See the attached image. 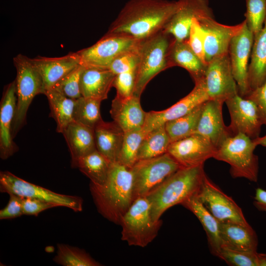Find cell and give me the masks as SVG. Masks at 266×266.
Wrapping results in <instances>:
<instances>
[{
	"instance_id": "6da1fadb",
	"label": "cell",
	"mask_w": 266,
	"mask_h": 266,
	"mask_svg": "<svg viewBox=\"0 0 266 266\" xmlns=\"http://www.w3.org/2000/svg\"><path fill=\"white\" fill-rule=\"evenodd\" d=\"M178 6V0H130L106 33L142 41L162 31Z\"/></svg>"
},
{
	"instance_id": "7a4b0ae2",
	"label": "cell",
	"mask_w": 266,
	"mask_h": 266,
	"mask_svg": "<svg viewBox=\"0 0 266 266\" xmlns=\"http://www.w3.org/2000/svg\"><path fill=\"white\" fill-rule=\"evenodd\" d=\"M89 189L97 209L104 218L120 225L133 201V177L130 168L111 163L105 183L90 182Z\"/></svg>"
},
{
	"instance_id": "3957f363",
	"label": "cell",
	"mask_w": 266,
	"mask_h": 266,
	"mask_svg": "<svg viewBox=\"0 0 266 266\" xmlns=\"http://www.w3.org/2000/svg\"><path fill=\"white\" fill-rule=\"evenodd\" d=\"M205 174L204 165L181 167L150 191L145 197L153 219L160 220L168 209L197 195Z\"/></svg>"
},
{
	"instance_id": "277c9868",
	"label": "cell",
	"mask_w": 266,
	"mask_h": 266,
	"mask_svg": "<svg viewBox=\"0 0 266 266\" xmlns=\"http://www.w3.org/2000/svg\"><path fill=\"white\" fill-rule=\"evenodd\" d=\"M174 38L163 31L140 41L133 96H140L149 82L170 66L168 54Z\"/></svg>"
},
{
	"instance_id": "5b68a950",
	"label": "cell",
	"mask_w": 266,
	"mask_h": 266,
	"mask_svg": "<svg viewBox=\"0 0 266 266\" xmlns=\"http://www.w3.org/2000/svg\"><path fill=\"white\" fill-rule=\"evenodd\" d=\"M16 70V106L12 123L11 133L13 138L25 125L28 108L34 98L44 94L42 78L30 58L21 54L13 58Z\"/></svg>"
},
{
	"instance_id": "8992f818",
	"label": "cell",
	"mask_w": 266,
	"mask_h": 266,
	"mask_svg": "<svg viewBox=\"0 0 266 266\" xmlns=\"http://www.w3.org/2000/svg\"><path fill=\"white\" fill-rule=\"evenodd\" d=\"M257 145L254 140L243 133L228 137L219 146L213 158L229 164L233 178L258 180L259 162L254 154Z\"/></svg>"
},
{
	"instance_id": "52a82bcc",
	"label": "cell",
	"mask_w": 266,
	"mask_h": 266,
	"mask_svg": "<svg viewBox=\"0 0 266 266\" xmlns=\"http://www.w3.org/2000/svg\"><path fill=\"white\" fill-rule=\"evenodd\" d=\"M162 223L153 219L146 198H137L121 220V239L130 246L145 247L157 237Z\"/></svg>"
},
{
	"instance_id": "ba28073f",
	"label": "cell",
	"mask_w": 266,
	"mask_h": 266,
	"mask_svg": "<svg viewBox=\"0 0 266 266\" xmlns=\"http://www.w3.org/2000/svg\"><path fill=\"white\" fill-rule=\"evenodd\" d=\"M180 168L178 163L168 153L137 161L130 168L133 177L134 200L145 197Z\"/></svg>"
},
{
	"instance_id": "9c48e42d",
	"label": "cell",
	"mask_w": 266,
	"mask_h": 266,
	"mask_svg": "<svg viewBox=\"0 0 266 266\" xmlns=\"http://www.w3.org/2000/svg\"><path fill=\"white\" fill-rule=\"evenodd\" d=\"M0 191L12 193L23 198H30L58 204L81 212L83 209L82 198L59 194L48 189L29 182L8 171L0 172Z\"/></svg>"
},
{
	"instance_id": "30bf717a",
	"label": "cell",
	"mask_w": 266,
	"mask_h": 266,
	"mask_svg": "<svg viewBox=\"0 0 266 266\" xmlns=\"http://www.w3.org/2000/svg\"><path fill=\"white\" fill-rule=\"evenodd\" d=\"M140 41L126 35L106 33L91 46L77 52L83 66L108 68L121 55L137 50Z\"/></svg>"
},
{
	"instance_id": "8fae6325",
	"label": "cell",
	"mask_w": 266,
	"mask_h": 266,
	"mask_svg": "<svg viewBox=\"0 0 266 266\" xmlns=\"http://www.w3.org/2000/svg\"><path fill=\"white\" fill-rule=\"evenodd\" d=\"M231 123L228 126L232 136L243 133L254 140L260 136L263 119L257 105L238 94L225 101Z\"/></svg>"
},
{
	"instance_id": "7c38bea8",
	"label": "cell",
	"mask_w": 266,
	"mask_h": 266,
	"mask_svg": "<svg viewBox=\"0 0 266 266\" xmlns=\"http://www.w3.org/2000/svg\"><path fill=\"white\" fill-rule=\"evenodd\" d=\"M203 80L209 100L225 102L238 94L229 53L216 57L207 63Z\"/></svg>"
},
{
	"instance_id": "4fadbf2b",
	"label": "cell",
	"mask_w": 266,
	"mask_h": 266,
	"mask_svg": "<svg viewBox=\"0 0 266 266\" xmlns=\"http://www.w3.org/2000/svg\"><path fill=\"white\" fill-rule=\"evenodd\" d=\"M197 197L219 221L248 224L240 207L204 175Z\"/></svg>"
},
{
	"instance_id": "5bb4252c",
	"label": "cell",
	"mask_w": 266,
	"mask_h": 266,
	"mask_svg": "<svg viewBox=\"0 0 266 266\" xmlns=\"http://www.w3.org/2000/svg\"><path fill=\"white\" fill-rule=\"evenodd\" d=\"M254 40V35L245 22L241 31L232 38L229 49L233 74L238 94L242 97L251 91L248 81V67Z\"/></svg>"
},
{
	"instance_id": "9a60e30c",
	"label": "cell",
	"mask_w": 266,
	"mask_h": 266,
	"mask_svg": "<svg viewBox=\"0 0 266 266\" xmlns=\"http://www.w3.org/2000/svg\"><path fill=\"white\" fill-rule=\"evenodd\" d=\"M193 90L170 107L147 112L143 130L147 134L169 121L183 116L209 100L203 78L195 82Z\"/></svg>"
},
{
	"instance_id": "2e32d148",
	"label": "cell",
	"mask_w": 266,
	"mask_h": 266,
	"mask_svg": "<svg viewBox=\"0 0 266 266\" xmlns=\"http://www.w3.org/2000/svg\"><path fill=\"white\" fill-rule=\"evenodd\" d=\"M179 6L163 30L175 40H187L194 19L214 18L208 0H178Z\"/></svg>"
},
{
	"instance_id": "e0dca14e",
	"label": "cell",
	"mask_w": 266,
	"mask_h": 266,
	"mask_svg": "<svg viewBox=\"0 0 266 266\" xmlns=\"http://www.w3.org/2000/svg\"><path fill=\"white\" fill-rule=\"evenodd\" d=\"M216 148L205 137L194 133L170 143L167 151L181 167L204 165L213 158Z\"/></svg>"
},
{
	"instance_id": "ac0fdd59",
	"label": "cell",
	"mask_w": 266,
	"mask_h": 266,
	"mask_svg": "<svg viewBox=\"0 0 266 266\" xmlns=\"http://www.w3.org/2000/svg\"><path fill=\"white\" fill-rule=\"evenodd\" d=\"M199 22L204 34L205 59L207 65L213 59L229 53L232 38L241 31L245 21L229 26L218 23L214 18H208Z\"/></svg>"
},
{
	"instance_id": "d6986e66",
	"label": "cell",
	"mask_w": 266,
	"mask_h": 266,
	"mask_svg": "<svg viewBox=\"0 0 266 266\" xmlns=\"http://www.w3.org/2000/svg\"><path fill=\"white\" fill-rule=\"evenodd\" d=\"M223 103L219 100H209L203 104L195 133L207 138L216 149L228 137L232 136L228 126L225 125L223 121Z\"/></svg>"
},
{
	"instance_id": "ffe728a7",
	"label": "cell",
	"mask_w": 266,
	"mask_h": 266,
	"mask_svg": "<svg viewBox=\"0 0 266 266\" xmlns=\"http://www.w3.org/2000/svg\"><path fill=\"white\" fill-rule=\"evenodd\" d=\"M15 80L6 85L0 104V157L6 160L18 150L11 130L16 106Z\"/></svg>"
},
{
	"instance_id": "44dd1931",
	"label": "cell",
	"mask_w": 266,
	"mask_h": 266,
	"mask_svg": "<svg viewBox=\"0 0 266 266\" xmlns=\"http://www.w3.org/2000/svg\"><path fill=\"white\" fill-rule=\"evenodd\" d=\"M32 60L42 78L44 93L54 88L68 73L81 64L77 52L69 53L60 57L37 56L32 58Z\"/></svg>"
},
{
	"instance_id": "7402d4cb",
	"label": "cell",
	"mask_w": 266,
	"mask_h": 266,
	"mask_svg": "<svg viewBox=\"0 0 266 266\" xmlns=\"http://www.w3.org/2000/svg\"><path fill=\"white\" fill-rule=\"evenodd\" d=\"M110 113L113 122L124 133L143 127L147 113L141 107L140 98L133 95L125 98L116 96Z\"/></svg>"
},
{
	"instance_id": "603a6c76",
	"label": "cell",
	"mask_w": 266,
	"mask_h": 266,
	"mask_svg": "<svg viewBox=\"0 0 266 266\" xmlns=\"http://www.w3.org/2000/svg\"><path fill=\"white\" fill-rule=\"evenodd\" d=\"M115 76L107 68L84 66L80 80L82 97L101 101L106 99Z\"/></svg>"
},
{
	"instance_id": "cb8c5ba5",
	"label": "cell",
	"mask_w": 266,
	"mask_h": 266,
	"mask_svg": "<svg viewBox=\"0 0 266 266\" xmlns=\"http://www.w3.org/2000/svg\"><path fill=\"white\" fill-rule=\"evenodd\" d=\"M219 229L222 247L236 250L257 251L258 237L248 223L219 222Z\"/></svg>"
},
{
	"instance_id": "d4e9b609",
	"label": "cell",
	"mask_w": 266,
	"mask_h": 266,
	"mask_svg": "<svg viewBox=\"0 0 266 266\" xmlns=\"http://www.w3.org/2000/svg\"><path fill=\"white\" fill-rule=\"evenodd\" d=\"M62 134L70 154L72 167L79 159L97 150L94 129L73 121Z\"/></svg>"
},
{
	"instance_id": "484cf974",
	"label": "cell",
	"mask_w": 266,
	"mask_h": 266,
	"mask_svg": "<svg viewBox=\"0 0 266 266\" xmlns=\"http://www.w3.org/2000/svg\"><path fill=\"white\" fill-rule=\"evenodd\" d=\"M97 150L111 163L117 162L124 132L113 121L102 120L94 129Z\"/></svg>"
},
{
	"instance_id": "4316f807",
	"label": "cell",
	"mask_w": 266,
	"mask_h": 266,
	"mask_svg": "<svg viewBox=\"0 0 266 266\" xmlns=\"http://www.w3.org/2000/svg\"><path fill=\"white\" fill-rule=\"evenodd\" d=\"M170 66H179L187 70L196 82L203 78L207 65L192 49L187 40L172 41L168 54Z\"/></svg>"
},
{
	"instance_id": "83f0119b",
	"label": "cell",
	"mask_w": 266,
	"mask_h": 266,
	"mask_svg": "<svg viewBox=\"0 0 266 266\" xmlns=\"http://www.w3.org/2000/svg\"><path fill=\"white\" fill-rule=\"evenodd\" d=\"M181 205L191 211L199 219L206 232L212 253L217 256L222 247L219 222L207 209L195 195Z\"/></svg>"
},
{
	"instance_id": "f1b7e54d",
	"label": "cell",
	"mask_w": 266,
	"mask_h": 266,
	"mask_svg": "<svg viewBox=\"0 0 266 266\" xmlns=\"http://www.w3.org/2000/svg\"><path fill=\"white\" fill-rule=\"evenodd\" d=\"M248 81L251 91L266 81V19L263 29L254 37L248 67Z\"/></svg>"
},
{
	"instance_id": "f546056e",
	"label": "cell",
	"mask_w": 266,
	"mask_h": 266,
	"mask_svg": "<svg viewBox=\"0 0 266 266\" xmlns=\"http://www.w3.org/2000/svg\"><path fill=\"white\" fill-rule=\"evenodd\" d=\"M48 100L50 115L56 123V131L62 133L67 126L73 121L75 100L69 98L58 91L52 89L44 94Z\"/></svg>"
},
{
	"instance_id": "4dcf8cb0",
	"label": "cell",
	"mask_w": 266,
	"mask_h": 266,
	"mask_svg": "<svg viewBox=\"0 0 266 266\" xmlns=\"http://www.w3.org/2000/svg\"><path fill=\"white\" fill-rule=\"evenodd\" d=\"M111 163L97 150L79 159L72 167L77 168L90 180L101 185L106 181Z\"/></svg>"
},
{
	"instance_id": "1f68e13d",
	"label": "cell",
	"mask_w": 266,
	"mask_h": 266,
	"mask_svg": "<svg viewBox=\"0 0 266 266\" xmlns=\"http://www.w3.org/2000/svg\"><path fill=\"white\" fill-rule=\"evenodd\" d=\"M171 143L162 125L147 133L143 138L137 153V161L154 158L167 153Z\"/></svg>"
},
{
	"instance_id": "d6a6232c",
	"label": "cell",
	"mask_w": 266,
	"mask_h": 266,
	"mask_svg": "<svg viewBox=\"0 0 266 266\" xmlns=\"http://www.w3.org/2000/svg\"><path fill=\"white\" fill-rule=\"evenodd\" d=\"M203 104L198 106L189 113L165 123V128L171 142L196 133Z\"/></svg>"
},
{
	"instance_id": "836d02e7",
	"label": "cell",
	"mask_w": 266,
	"mask_h": 266,
	"mask_svg": "<svg viewBox=\"0 0 266 266\" xmlns=\"http://www.w3.org/2000/svg\"><path fill=\"white\" fill-rule=\"evenodd\" d=\"M101 102L100 100L83 97L76 99L73 121L94 129L103 120L100 111Z\"/></svg>"
},
{
	"instance_id": "e575fe53",
	"label": "cell",
	"mask_w": 266,
	"mask_h": 266,
	"mask_svg": "<svg viewBox=\"0 0 266 266\" xmlns=\"http://www.w3.org/2000/svg\"><path fill=\"white\" fill-rule=\"evenodd\" d=\"M57 247L53 261L57 264L63 266H102L84 249L63 243H58Z\"/></svg>"
},
{
	"instance_id": "d590c367",
	"label": "cell",
	"mask_w": 266,
	"mask_h": 266,
	"mask_svg": "<svg viewBox=\"0 0 266 266\" xmlns=\"http://www.w3.org/2000/svg\"><path fill=\"white\" fill-rule=\"evenodd\" d=\"M146 134L142 127L125 132L117 162L131 168L137 161L138 151Z\"/></svg>"
},
{
	"instance_id": "8d00e7d4",
	"label": "cell",
	"mask_w": 266,
	"mask_h": 266,
	"mask_svg": "<svg viewBox=\"0 0 266 266\" xmlns=\"http://www.w3.org/2000/svg\"><path fill=\"white\" fill-rule=\"evenodd\" d=\"M245 21L254 37L263 28L266 19V0H246Z\"/></svg>"
},
{
	"instance_id": "74e56055",
	"label": "cell",
	"mask_w": 266,
	"mask_h": 266,
	"mask_svg": "<svg viewBox=\"0 0 266 266\" xmlns=\"http://www.w3.org/2000/svg\"><path fill=\"white\" fill-rule=\"evenodd\" d=\"M228 265L234 266H259V253L240 251L222 247L217 256Z\"/></svg>"
},
{
	"instance_id": "f35d334b",
	"label": "cell",
	"mask_w": 266,
	"mask_h": 266,
	"mask_svg": "<svg viewBox=\"0 0 266 266\" xmlns=\"http://www.w3.org/2000/svg\"><path fill=\"white\" fill-rule=\"evenodd\" d=\"M83 67L84 66L81 64L78 66L52 89L70 99L76 100L81 97L80 80Z\"/></svg>"
},
{
	"instance_id": "ab89813d",
	"label": "cell",
	"mask_w": 266,
	"mask_h": 266,
	"mask_svg": "<svg viewBox=\"0 0 266 266\" xmlns=\"http://www.w3.org/2000/svg\"><path fill=\"white\" fill-rule=\"evenodd\" d=\"M187 40L195 53L204 64L207 65L204 53V34L197 19L193 21Z\"/></svg>"
},
{
	"instance_id": "60d3db41",
	"label": "cell",
	"mask_w": 266,
	"mask_h": 266,
	"mask_svg": "<svg viewBox=\"0 0 266 266\" xmlns=\"http://www.w3.org/2000/svg\"><path fill=\"white\" fill-rule=\"evenodd\" d=\"M135 74L136 69L116 75L113 87L116 90V96L124 98L133 96Z\"/></svg>"
},
{
	"instance_id": "b9f144b4",
	"label": "cell",
	"mask_w": 266,
	"mask_h": 266,
	"mask_svg": "<svg viewBox=\"0 0 266 266\" xmlns=\"http://www.w3.org/2000/svg\"><path fill=\"white\" fill-rule=\"evenodd\" d=\"M139 61L138 49L124 53L116 58L108 68L115 75L136 68Z\"/></svg>"
},
{
	"instance_id": "7bdbcfd3",
	"label": "cell",
	"mask_w": 266,
	"mask_h": 266,
	"mask_svg": "<svg viewBox=\"0 0 266 266\" xmlns=\"http://www.w3.org/2000/svg\"><path fill=\"white\" fill-rule=\"evenodd\" d=\"M59 206L58 204L38 199L23 198L22 211L23 215L37 216L41 212Z\"/></svg>"
},
{
	"instance_id": "ee69618b",
	"label": "cell",
	"mask_w": 266,
	"mask_h": 266,
	"mask_svg": "<svg viewBox=\"0 0 266 266\" xmlns=\"http://www.w3.org/2000/svg\"><path fill=\"white\" fill-rule=\"evenodd\" d=\"M9 199L7 205L0 210V219H10L23 215V198L17 195L8 194Z\"/></svg>"
},
{
	"instance_id": "f6af8a7d",
	"label": "cell",
	"mask_w": 266,
	"mask_h": 266,
	"mask_svg": "<svg viewBox=\"0 0 266 266\" xmlns=\"http://www.w3.org/2000/svg\"><path fill=\"white\" fill-rule=\"evenodd\" d=\"M252 100L257 106L264 125L266 126V81L243 97Z\"/></svg>"
},
{
	"instance_id": "bcb514c9",
	"label": "cell",
	"mask_w": 266,
	"mask_h": 266,
	"mask_svg": "<svg viewBox=\"0 0 266 266\" xmlns=\"http://www.w3.org/2000/svg\"><path fill=\"white\" fill-rule=\"evenodd\" d=\"M254 199L256 207L266 212V191L260 188L256 189Z\"/></svg>"
},
{
	"instance_id": "7dc6e473",
	"label": "cell",
	"mask_w": 266,
	"mask_h": 266,
	"mask_svg": "<svg viewBox=\"0 0 266 266\" xmlns=\"http://www.w3.org/2000/svg\"><path fill=\"white\" fill-rule=\"evenodd\" d=\"M257 146L261 145L264 147H266V134L262 137H258V138L254 139Z\"/></svg>"
},
{
	"instance_id": "c3c4849f",
	"label": "cell",
	"mask_w": 266,
	"mask_h": 266,
	"mask_svg": "<svg viewBox=\"0 0 266 266\" xmlns=\"http://www.w3.org/2000/svg\"><path fill=\"white\" fill-rule=\"evenodd\" d=\"M259 266H266V254L259 253Z\"/></svg>"
}]
</instances>
